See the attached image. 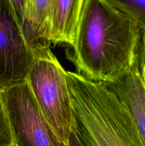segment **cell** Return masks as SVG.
<instances>
[{
	"label": "cell",
	"instance_id": "7",
	"mask_svg": "<svg viewBox=\"0 0 145 146\" xmlns=\"http://www.w3.org/2000/svg\"><path fill=\"white\" fill-rule=\"evenodd\" d=\"M85 0H52L50 44L72 46Z\"/></svg>",
	"mask_w": 145,
	"mask_h": 146
},
{
	"label": "cell",
	"instance_id": "5",
	"mask_svg": "<svg viewBox=\"0 0 145 146\" xmlns=\"http://www.w3.org/2000/svg\"><path fill=\"white\" fill-rule=\"evenodd\" d=\"M34 59L11 1L0 0V91L25 82Z\"/></svg>",
	"mask_w": 145,
	"mask_h": 146
},
{
	"label": "cell",
	"instance_id": "12",
	"mask_svg": "<svg viewBox=\"0 0 145 146\" xmlns=\"http://www.w3.org/2000/svg\"><path fill=\"white\" fill-rule=\"evenodd\" d=\"M68 146H81L76 135V133H75V129L73 130V131L71 133V135H70L68 142Z\"/></svg>",
	"mask_w": 145,
	"mask_h": 146
},
{
	"label": "cell",
	"instance_id": "8",
	"mask_svg": "<svg viewBox=\"0 0 145 146\" xmlns=\"http://www.w3.org/2000/svg\"><path fill=\"white\" fill-rule=\"evenodd\" d=\"M145 29V0H108Z\"/></svg>",
	"mask_w": 145,
	"mask_h": 146
},
{
	"label": "cell",
	"instance_id": "2",
	"mask_svg": "<svg viewBox=\"0 0 145 146\" xmlns=\"http://www.w3.org/2000/svg\"><path fill=\"white\" fill-rule=\"evenodd\" d=\"M81 146H145L127 108L107 86L66 71Z\"/></svg>",
	"mask_w": 145,
	"mask_h": 146
},
{
	"label": "cell",
	"instance_id": "11",
	"mask_svg": "<svg viewBox=\"0 0 145 146\" xmlns=\"http://www.w3.org/2000/svg\"><path fill=\"white\" fill-rule=\"evenodd\" d=\"M16 19L25 34L26 14L29 0H10Z\"/></svg>",
	"mask_w": 145,
	"mask_h": 146
},
{
	"label": "cell",
	"instance_id": "4",
	"mask_svg": "<svg viewBox=\"0 0 145 146\" xmlns=\"http://www.w3.org/2000/svg\"><path fill=\"white\" fill-rule=\"evenodd\" d=\"M16 146H68L44 118L26 81L1 91Z\"/></svg>",
	"mask_w": 145,
	"mask_h": 146
},
{
	"label": "cell",
	"instance_id": "6",
	"mask_svg": "<svg viewBox=\"0 0 145 146\" xmlns=\"http://www.w3.org/2000/svg\"><path fill=\"white\" fill-rule=\"evenodd\" d=\"M105 84L127 108L145 145V81L134 60L125 74Z\"/></svg>",
	"mask_w": 145,
	"mask_h": 146
},
{
	"label": "cell",
	"instance_id": "10",
	"mask_svg": "<svg viewBox=\"0 0 145 146\" xmlns=\"http://www.w3.org/2000/svg\"><path fill=\"white\" fill-rule=\"evenodd\" d=\"M134 63L145 81V29H139L135 49Z\"/></svg>",
	"mask_w": 145,
	"mask_h": 146
},
{
	"label": "cell",
	"instance_id": "3",
	"mask_svg": "<svg viewBox=\"0 0 145 146\" xmlns=\"http://www.w3.org/2000/svg\"><path fill=\"white\" fill-rule=\"evenodd\" d=\"M35 59L26 82L44 118L60 141L68 145L75 118L66 71L50 46L34 48Z\"/></svg>",
	"mask_w": 145,
	"mask_h": 146
},
{
	"label": "cell",
	"instance_id": "9",
	"mask_svg": "<svg viewBox=\"0 0 145 146\" xmlns=\"http://www.w3.org/2000/svg\"><path fill=\"white\" fill-rule=\"evenodd\" d=\"M15 145L9 119L0 91V146Z\"/></svg>",
	"mask_w": 145,
	"mask_h": 146
},
{
	"label": "cell",
	"instance_id": "1",
	"mask_svg": "<svg viewBox=\"0 0 145 146\" xmlns=\"http://www.w3.org/2000/svg\"><path fill=\"white\" fill-rule=\"evenodd\" d=\"M139 31L108 0H85L71 56L76 72L104 84L119 78L133 64Z\"/></svg>",
	"mask_w": 145,
	"mask_h": 146
},
{
	"label": "cell",
	"instance_id": "13",
	"mask_svg": "<svg viewBox=\"0 0 145 146\" xmlns=\"http://www.w3.org/2000/svg\"><path fill=\"white\" fill-rule=\"evenodd\" d=\"M14 146H16V145H14Z\"/></svg>",
	"mask_w": 145,
	"mask_h": 146
}]
</instances>
